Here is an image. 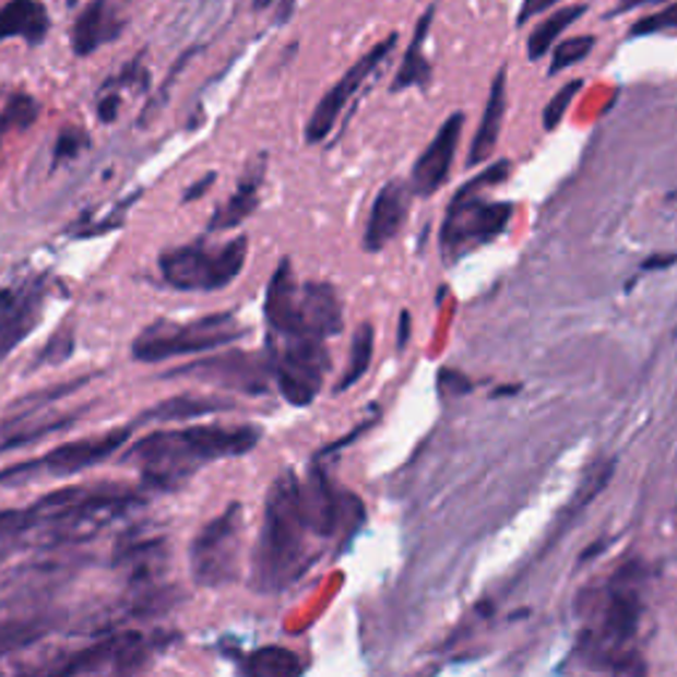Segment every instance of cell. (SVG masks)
I'll use <instances>...</instances> for the list:
<instances>
[{
    "label": "cell",
    "mask_w": 677,
    "mask_h": 677,
    "mask_svg": "<svg viewBox=\"0 0 677 677\" xmlns=\"http://www.w3.org/2000/svg\"><path fill=\"white\" fill-rule=\"evenodd\" d=\"M257 442H260L257 426L197 424L143 437L124 453V461L138 466L146 487L178 490L204 463L247 455L257 448Z\"/></svg>",
    "instance_id": "6da1fadb"
},
{
    "label": "cell",
    "mask_w": 677,
    "mask_h": 677,
    "mask_svg": "<svg viewBox=\"0 0 677 677\" xmlns=\"http://www.w3.org/2000/svg\"><path fill=\"white\" fill-rule=\"evenodd\" d=\"M310 522L294 472H284L271 485L260 537L252 554V587L257 593H281L312 563Z\"/></svg>",
    "instance_id": "7a4b0ae2"
},
{
    "label": "cell",
    "mask_w": 677,
    "mask_h": 677,
    "mask_svg": "<svg viewBox=\"0 0 677 677\" xmlns=\"http://www.w3.org/2000/svg\"><path fill=\"white\" fill-rule=\"evenodd\" d=\"M508 175H511V162L503 159L490 169H482L453 197L440 230V252L448 265L506 234L513 217V204L490 202L485 199V191L503 183Z\"/></svg>",
    "instance_id": "3957f363"
},
{
    "label": "cell",
    "mask_w": 677,
    "mask_h": 677,
    "mask_svg": "<svg viewBox=\"0 0 677 677\" xmlns=\"http://www.w3.org/2000/svg\"><path fill=\"white\" fill-rule=\"evenodd\" d=\"M141 495L130 490H80L67 487L48 498L37 500V524H43L51 543H83L91 541L104 524L115 522L133 506H141Z\"/></svg>",
    "instance_id": "277c9868"
},
{
    "label": "cell",
    "mask_w": 677,
    "mask_h": 677,
    "mask_svg": "<svg viewBox=\"0 0 677 677\" xmlns=\"http://www.w3.org/2000/svg\"><path fill=\"white\" fill-rule=\"evenodd\" d=\"M238 336H244V325L236 321L234 312H215L188 323L162 318L135 336L133 357L138 363H162L173 357L210 353L236 342Z\"/></svg>",
    "instance_id": "5b68a950"
},
{
    "label": "cell",
    "mask_w": 677,
    "mask_h": 677,
    "mask_svg": "<svg viewBox=\"0 0 677 677\" xmlns=\"http://www.w3.org/2000/svg\"><path fill=\"white\" fill-rule=\"evenodd\" d=\"M249 241L247 236H236L223 247L206 244H188L162 252V278L178 292H221L238 278L247 265Z\"/></svg>",
    "instance_id": "8992f818"
},
{
    "label": "cell",
    "mask_w": 677,
    "mask_h": 677,
    "mask_svg": "<svg viewBox=\"0 0 677 677\" xmlns=\"http://www.w3.org/2000/svg\"><path fill=\"white\" fill-rule=\"evenodd\" d=\"M268 366L286 403L305 407L323 390L331 355L325 339L316 334H271Z\"/></svg>",
    "instance_id": "52a82bcc"
},
{
    "label": "cell",
    "mask_w": 677,
    "mask_h": 677,
    "mask_svg": "<svg viewBox=\"0 0 677 677\" xmlns=\"http://www.w3.org/2000/svg\"><path fill=\"white\" fill-rule=\"evenodd\" d=\"M244 548V508L230 503L206 522L188 550L191 577L199 587H225L238 580Z\"/></svg>",
    "instance_id": "ba28073f"
},
{
    "label": "cell",
    "mask_w": 677,
    "mask_h": 677,
    "mask_svg": "<svg viewBox=\"0 0 677 677\" xmlns=\"http://www.w3.org/2000/svg\"><path fill=\"white\" fill-rule=\"evenodd\" d=\"M641 614H643V601L638 593V585L632 582V569H619V574L614 577L609 593H606L604 604V617H601L598 630L593 636V651L601 656V667L614 669V673H627V660L632 656L627 654V645L636 638L638 627H641Z\"/></svg>",
    "instance_id": "9c48e42d"
},
{
    "label": "cell",
    "mask_w": 677,
    "mask_h": 677,
    "mask_svg": "<svg viewBox=\"0 0 677 677\" xmlns=\"http://www.w3.org/2000/svg\"><path fill=\"white\" fill-rule=\"evenodd\" d=\"M133 437L130 426H117V429L104 431V435L85 437L80 442L59 444V448L48 450L46 455L35 458V461L16 463V466L0 472V482H16V479H29V476L46 474V476H69L85 472V468L98 466L106 458H111L117 450H122L124 444Z\"/></svg>",
    "instance_id": "30bf717a"
},
{
    "label": "cell",
    "mask_w": 677,
    "mask_h": 677,
    "mask_svg": "<svg viewBox=\"0 0 677 677\" xmlns=\"http://www.w3.org/2000/svg\"><path fill=\"white\" fill-rule=\"evenodd\" d=\"M154 638L143 632H119L106 636L78 654L67 656L51 667L56 675H83V673H133L143 667L152 656Z\"/></svg>",
    "instance_id": "8fae6325"
},
{
    "label": "cell",
    "mask_w": 677,
    "mask_h": 677,
    "mask_svg": "<svg viewBox=\"0 0 677 677\" xmlns=\"http://www.w3.org/2000/svg\"><path fill=\"white\" fill-rule=\"evenodd\" d=\"M394 46H397V33L384 37L379 46H373L371 51L363 54L360 59H357L355 64L342 74V80H339V83L331 87L329 93H325L321 102H318L316 111H312V117L307 119V128H305V141L307 143H321V141H325V138H329L331 130H334L336 119L342 117L344 106L349 104V98H353L355 93L360 91V85L366 83V80L371 78L376 69L381 67V61H384L387 56L394 51Z\"/></svg>",
    "instance_id": "7c38bea8"
},
{
    "label": "cell",
    "mask_w": 677,
    "mask_h": 677,
    "mask_svg": "<svg viewBox=\"0 0 677 677\" xmlns=\"http://www.w3.org/2000/svg\"><path fill=\"white\" fill-rule=\"evenodd\" d=\"M169 376H193L199 381H215V384L234 387L238 392L247 394H262L268 390V379L271 376V366L260 360L257 355L249 353H225L217 357H206V360H197L193 366H183Z\"/></svg>",
    "instance_id": "4fadbf2b"
},
{
    "label": "cell",
    "mask_w": 677,
    "mask_h": 677,
    "mask_svg": "<svg viewBox=\"0 0 677 677\" xmlns=\"http://www.w3.org/2000/svg\"><path fill=\"white\" fill-rule=\"evenodd\" d=\"M463 133V115L455 111L442 122V128L437 130V135L431 138V143L426 146V152L418 156V162L413 165L411 173V191L418 197H431L435 191H440L444 180L450 178V167H453V156L458 143H461Z\"/></svg>",
    "instance_id": "5bb4252c"
},
{
    "label": "cell",
    "mask_w": 677,
    "mask_h": 677,
    "mask_svg": "<svg viewBox=\"0 0 677 677\" xmlns=\"http://www.w3.org/2000/svg\"><path fill=\"white\" fill-rule=\"evenodd\" d=\"M43 307L40 284L0 292V360L35 329Z\"/></svg>",
    "instance_id": "9a60e30c"
},
{
    "label": "cell",
    "mask_w": 677,
    "mask_h": 677,
    "mask_svg": "<svg viewBox=\"0 0 677 677\" xmlns=\"http://www.w3.org/2000/svg\"><path fill=\"white\" fill-rule=\"evenodd\" d=\"M413 191L403 180H390L379 193H376L371 215H368L366 225V249L368 252H381L387 244L397 238L403 230L407 206H411Z\"/></svg>",
    "instance_id": "2e32d148"
},
{
    "label": "cell",
    "mask_w": 677,
    "mask_h": 677,
    "mask_svg": "<svg viewBox=\"0 0 677 677\" xmlns=\"http://www.w3.org/2000/svg\"><path fill=\"white\" fill-rule=\"evenodd\" d=\"M299 288L302 284L294 275L292 262L281 260L265 294V318L271 334H307L299 312Z\"/></svg>",
    "instance_id": "e0dca14e"
},
{
    "label": "cell",
    "mask_w": 677,
    "mask_h": 677,
    "mask_svg": "<svg viewBox=\"0 0 677 677\" xmlns=\"http://www.w3.org/2000/svg\"><path fill=\"white\" fill-rule=\"evenodd\" d=\"M299 312L307 334L329 339L342 331V302L336 288L325 281H305L299 288Z\"/></svg>",
    "instance_id": "ac0fdd59"
},
{
    "label": "cell",
    "mask_w": 677,
    "mask_h": 677,
    "mask_svg": "<svg viewBox=\"0 0 677 677\" xmlns=\"http://www.w3.org/2000/svg\"><path fill=\"white\" fill-rule=\"evenodd\" d=\"M119 29L122 22L111 9V0H91L72 24V51L78 56L96 54L106 43L115 40Z\"/></svg>",
    "instance_id": "d6986e66"
},
{
    "label": "cell",
    "mask_w": 677,
    "mask_h": 677,
    "mask_svg": "<svg viewBox=\"0 0 677 677\" xmlns=\"http://www.w3.org/2000/svg\"><path fill=\"white\" fill-rule=\"evenodd\" d=\"M51 29V16L40 0H9L0 9V43L22 37L27 46L46 43Z\"/></svg>",
    "instance_id": "ffe728a7"
},
{
    "label": "cell",
    "mask_w": 677,
    "mask_h": 677,
    "mask_svg": "<svg viewBox=\"0 0 677 677\" xmlns=\"http://www.w3.org/2000/svg\"><path fill=\"white\" fill-rule=\"evenodd\" d=\"M265 165H268V159L260 154L252 165L247 167V173H244L241 183H238L234 197H230L223 206H217L215 217L210 221L212 234L236 228V225H241L257 210V204H260L262 178H265Z\"/></svg>",
    "instance_id": "44dd1931"
},
{
    "label": "cell",
    "mask_w": 677,
    "mask_h": 677,
    "mask_svg": "<svg viewBox=\"0 0 677 677\" xmlns=\"http://www.w3.org/2000/svg\"><path fill=\"white\" fill-rule=\"evenodd\" d=\"M503 117H506V69H500L492 80L490 98H487L479 130H476L472 149H468V159H466L468 167L485 165V162L490 159L495 146H498L500 128H503Z\"/></svg>",
    "instance_id": "7402d4cb"
},
{
    "label": "cell",
    "mask_w": 677,
    "mask_h": 677,
    "mask_svg": "<svg viewBox=\"0 0 677 677\" xmlns=\"http://www.w3.org/2000/svg\"><path fill=\"white\" fill-rule=\"evenodd\" d=\"M167 561V545L159 537H146V541H130L119 545L117 567L124 569L130 582H149L159 574V569Z\"/></svg>",
    "instance_id": "603a6c76"
},
{
    "label": "cell",
    "mask_w": 677,
    "mask_h": 677,
    "mask_svg": "<svg viewBox=\"0 0 677 677\" xmlns=\"http://www.w3.org/2000/svg\"><path fill=\"white\" fill-rule=\"evenodd\" d=\"M431 19H435V5H429V9L424 11V16L418 19L416 35H413L411 48H407V51H405L403 64H400V69H397V78H394L392 91H405V87H421V85L429 83L431 64H429V59H426V56H424V43H426V35H429Z\"/></svg>",
    "instance_id": "cb8c5ba5"
},
{
    "label": "cell",
    "mask_w": 677,
    "mask_h": 677,
    "mask_svg": "<svg viewBox=\"0 0 677 677\" xmlns=\"http://www.w3.org/2000/svg\"><path fill=\"white\" fill-rule=\"evenodd\" d=\"M230 403L217 397H191V394H180V397H169L156 403L152 411L143 413L146 421H159V424H169V421H191V418H202L210 416V413H221L228 411Z\"/></svg>",
    "instance_id": "d4e9b609"
},
{
    "label": "cell",
    "mask_w": 677,
    "mask_h": 677,
    "mask_svg": "<svg viewBox=\"0 0 677 677\" xmlns=\"http://www.w3.org/2000/svg\"><path fill=\"white\" fill-rule=\"evenodd\" d=\"M74 418H51V421H27V418H16V421H0V455L9 450L24 448L37 440L56 435V431L69 429Z\"/></svg>",
    "instance_id": "484cf974"
},
{
    "label": "cell",
    "mask_w": 677,
    "mask_h": 677,
    "mask_svg": "<svg viewBox=\"0 0 677 677\" xmlns=\"http://www.w3.org/2000/svg\"><path fill=\"white\" fill-rule=\"evenodd\" d=\"M587 5H563V9L554 11L550 16H545L535 29H532L530 40H526V54H530L532 61L543 59L545 54L554 48V43L559 40V35L563 29H569L577 19L585 16Z\"/></svg>",
    "instance_id": "4316f807"
},
{
    "label": "cell",
    "mask_w": 677,
    "mask_h": 677,
    "mask_svg": "<svg viewBox=\"0 0 677 677\" xmlns=\"http://www.w3.org/2000/svg\"><path fill=\"white\" fill-rule=\"evenodd\" d=\"M373 349H376V331H373V325L366 321L355 329L353 347H349L347 371H344L342 379H339L336 392L349 390V387H355L357 381L368 373V368H371V360H373Z\"/></svg>",
    "instance_id": "83f0119b"
},
{
    "label": "cell",
    "mask_w": 677,
    "mask_h": 677,
    "mask_svg": "<svg viewBox=\"0 0 677 677\" xmlns=\"http://www.w3.org/2000/svg\"><path fill=\"white\" fill-rule=\"evenodd\" d=\"M244 673L254 675V677H292L302 673V662L294 651L278 649V645H271V649H260L244 662Z\"/></svg>",
    "instance_id": "f1b7e54d"
},
{
    "label": "cell",
    "mask_w": 677,
    "mask_h": 677,
    "mask_svg": "<svg viewBox=\"0 0 677 677\" xmlns=\"http://www.w3.org/2000/svg\"><path fill=\"white\" fill-rule=\"evenodd\" d=\"M40 115V104L24 91H0V135L11 130H24Z\"/></svg>",
    "instance_id": "f546056e"
},
{
    "label": "cell",
    "mask_w": 677,
    "mask_h": 677,
    "mask_svg": "<svg viewBox=\"0 0 677 677\" xmlns=\"http://www.w3.org/2000/svg\"><path fill=\"white\" fill-rule=\"evenodd\" d=\"M46 632L48 627L43 622H22V619L0 622V656L27 649V645L46 638Z\"/></svg>",
    "instance_id": "4dcf8cb0"
},
{
    "label": "cell",
    "mask_w": 677,
    "mask_h": 677,
    "mask_svg": "<svg viewBox=\"0 0 677 677\" xmlns=\"http://www.w3.org/2000/svg\"><path fill=\"white\" fill-rule=\"evenodd\" d=\"M595 46V37L593 35H577L563 40L561 46H556L554 51V61H550V74H559L561 69L574 67L577 61L587 59Z\"/></svg>",
    "instance_id": "1f68e13d"
},
{
    "label": "cell",
    "mask_w": 677,
    "mask_h": 677,
    "mask_svg": "<svg viewBox=\"0 0 677 677\" xmlns=\"http://www.w3.org/2000/svg\"><path fill=\"white\" fill-rule=\"evenodd\" d=\"M580 87H582V80H572V83L563 85L561 91L556 93L554 98H550L548 106H545V109H543L545 130H556V128H559L561 119L567 117L569 106H572V102H574V96H577V93H580Z\"/></svg>",
    "instance_id": "d6a6232c"
},
{
    "label": "cell",
    "mask_w": 677,
    "mask_h": 677,
    "mask_svg": "<svg viewBox=\"0 0 677 677\" xmlns=\"http://www.w3.org/2000/svg\"><path fill=\"white\" fill-rule=\"evenodd\" d=\"M667 29H677V3H669L667 9L656 11V14L638 19V22L632 24L630 35L632 37H643V35L667 33Z\"/></svg>",
    "instance_id": "836d02e7"
},
{
    "label": "cell",
    "mask_w": 677,
    "mask_h": 677,
    "mask_svg": "<svg viewBox=\"0 0 677 677\" xmlns=\"http://www.w3.org/2000/svg\"><path fill=\"white\" fill-rule=\"evenodd\" d=\"M72 347H74V339H72V331H56V334L51 336V342H48V347L40 353V363H61L67 360L69 355H72Z\"/></svg>",
    "instance_id": "e575fe53"
},
{
    "label": "cell",
    "mask_w": 677,
    "mask_h": 677,
    "mask_svg": "<svg viewBox=\"0 0 677 677\" xmlns=\"http://www.w3.org/2000/svg\"><path fill=\"white\" fill-rule=\"evenodd\" d=\"M85 146H87V135L80 133V130L69 128L59 135V143H56V159H61V156H74L78 152H83Z\"/></svg>",
    "instance_id": "d590c367"
},
{
    "label": "cell",
    "mask_w": 677,
    "mask_h": 677,
    "mask_svg": "<svg viewBox=\"0 0 677 677\" xmlns=\"http://www.w3.org/2000/svg\"><path fill=\"white\" fill-rule=\"evenodd\" d=\"M561 0H524L522 3V11H519L516 16V24L522 27V24L530 22V19H535L537 14H543V11H550L554 5H559Z\"/></svg>",
    "instance_id": "8d00e7d4"
},
{
    "label": "cell",
    "mask_w": 677,
    "mask_h": 677,
    "mask_svg": "<svg viewBox=\"0 0 677 677\" xmlns=\"http://www.w3.org/2000/svg\"><path fill=\"white\" fill-rule=\"evenodd\" d=\"M117 111H119L117 93H111V96H102V102H98V117H102V122H115Z\"/></svg>",
    "instance_id": "74e56055"
},
{
    "label": "cell",
    "mask_w": 677,
    "mask_h": 677,
    "mask_svg": "<svg viewBox=\"0 0 677 677\" xmlns=\"http://www.w3.org/2000/svg\"><path fill=\"white\" fill-rule=\"evenodd\" d=\"M645 3H656V0H617V5H614L611 16L625 14V11H632V9H638V5H645Z\"/></svg>",
    "instance_id": "f35d334b"
},
{
    "label": "cell",
    "mask_w": 677,
    "mask_h": 677,
    "mask_svg": "<svg viewBox=\"0 0 677 677\" xmlns=\"http://www.w3.org/2000/svg\"><path fill=\"white\" fill-rule=\"evenodd\" d=\"M210 183H215V175H206V178L202 180V183L199 186H193V188H188V193H186V202H191V199H199L204 193V188L210 186Z\"/></svg>",
    "instance_id": "ab89813d"
},
{
    "label": "cell",
    "mask_w": 677,
    "mask_h": 677,
    "mask_svg": "<svg viewBox=\"0 0 677 677\" xmlns=\"http://www.w3.org/2000/svg\"><path fill=\"white\" fill-rule=\"evenodd\" d=\"M407 321H411V318H407V312H403V329H400V347H405V342H407Z\"/></svg>",
    "instance_id": "60d3db41"
},
{
    "label": "cell",
    "mask_w": 677,
    "mask_h": 677,
    "mask_svg": "<svg viewBox=\"0 0 677 677\" xmlns=\"http://www.w3.org/2000/svg\"><path fill=\"white\" fill-rule=\"evenodd\" d=\"M268 3H271V0H254L257 9H262V5H268Z\"/></svg>",
    "instance_id": "b9f144b4"
},
{
    "label": "cell",
    "mask_w": 677,
    "mask_h": 677,
    "mask_svg": "<svg viewBox=\"0 0 677 677\" xmlns=\"http://www.w3.org/2000/svg\"><path fill=\"white\" fill-rule=\"evenodd\" d=\"M69 3H72V5H74V3H78V0H69Z\"/></svg>",
    "instance_id": "7bdbcfd3"
}]
</instances>
